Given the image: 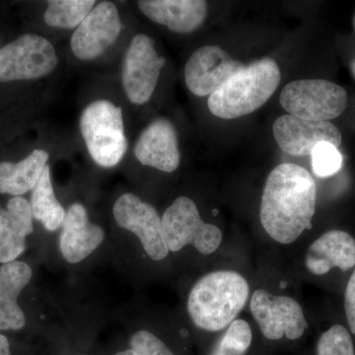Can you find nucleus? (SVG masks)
Listing matches in <instances>:
<instances>
[{
	"mask_svg": "<svg viewBox=\"0 0 355 355\" xmlns=\"http://www.w3.org/2000/svg\"><path fill=\"white\" fill-rule=\"evenodd\" d=\"M317 188L309 172L284 163L266 179L260 207V220L266 234L288 245L311 228L316 211Z\"/></svg>",
	"mask_w": 355,
	"mask_h": 355,
	"instance_id": "f257e3e1",
	"label": "nucleus"
},
{
	"mask_svg": "<svg viewBox=\"0 0 355 355\" xmlns=\"http://www.w3.org/2000/svg\"><path fill=\"white\" fill-rule=\"evenodd\" d=\"M247 279L234 270L210 272L198 279L188 298L191 321L202 330L219 331L235 321L249 298Z\"/></svg>",
	"mask_w": 355,
	"mask_h": 355,
	"instance_id": "f03ea898",
	"label": "nucleus"
},
{
	"mask_svg": "<svg viewBox=\"0 0 355 355\" xmlns=\"http://www.w3.org/2000/svg\"><path fill=\"white\" fill-rule=\"evenodd\" d=\"M280 79L279 64L272 58L257 60L210 95L207 106L217 118H241L263 107L279 88Z\"/></svg>",
	"mask_w": 355,
	"mask_h": 355,
	"instance_id": "7ed1b4c3",
	"label": "nucleus"
},
{
	"mask_svg": "<svg viewBox=\"0 0 355 355\" xmlns=\"http://www.w3.org/2000/svg\"><path fill=\"white\" fill-rule=\"evenodd\" d=\"M80 130L89 154L102 167H114L127 153L123 110L108 100H97L84 109Z\"/></svg>",
	"mask_w": 355,
	"mask_h": 355,
	"instance_id": "20e7f679",
	"label": "nucleus"
},
{
	"mask_svg": "<svg viewBox=\"0 0 355 355\" xmlns=\"http://www.w3.org/2000/svg\"><path fill=\"white\" fill-rule=\"evenodd\" d=\"M279 101L291 116L329 121L345 112L349 100L347 91L338 84L323 79H300L284 86Z\"/></svg>",
	"mask_w": 355,
	"mask_h": 355,
	"instance_id": "39448f33",
	"label": "nucleus"
},
{
	"mask_svg": "<svg viewBox=\"0 0 355 355\" xmlns=\"http://www.w3.org/2000/svg\"><path fill=\"white\" fill-rule=\"evenodd\" d=\"M162 226L169 252L191 245L207 256L218 249L223 239L220 229L203 221L195 202L187 197L178 198L165 210Z\"/></svg>",
	"mask_w": 355,
	"mask_h": 355,
	"instance_id": "423d86ee",
	"label": "nucleus"
},
{
	"mask_svg": "<svg viewBox=\"0 0 355 355\" xmlns=\"http://www.w3.org/2000/svg\"><path fill=\"white\" fill-rule=\"evenodd\" d=\"M58 58L53 44L36 34H25L0 49V81L32 80L49 76Z\"/></svg>",
	"mask_w": 355,
	"mask_h": 355,
	"instance_id": "0eeeda50",
	"label": "nucleus"
},
{
	"mask_svg": "<svg viewBox=\"0 0 355 355\" xmlns=\"http://www.w3.org/2000/svg\"><path fill=\"white\" fill-rule=\"evenodd\" d=\"M250 309L268 340H279L284 336L298 340L307 329L302 307L288 296L272 295L265 289H257L252 296Z\"/></svg>",
	"mask_w": 355,
	"mask_h": 355,
	"instance_id": "6e6552de",
	"label": "nucleus"
},
{
	"mask_svg": "<svg viewBox=\"0 0 355 355\" xmlns=\"http://www.w3.org/2000/svg\"><path fill=\"white\" fill-rule=\"evenodd\" d=\"M164 58L158 55L155 42L146 34L132 40L123 67V85L128 100L133 104H146L157 86Z\"/></svg>",
	"mask_w": 355,
	"mask_h": 355,
	"instance_id": "1a4fd4ad",
	"label": "nucleus"
},
{
	"mask_svg": "<svg viewBox=\"0 0 355 355\" xmlns=\"http://www.w3.org/2000/svg\"><path fill=\"white\" fill-rule=\"evenodd\" d=\"M113 214L120 227L137 236L149 258L161 261L168 256L162 217L153 205L133 193H123L114 202Z\"/></svg>",
	"mask_w": 355,
	"mask_h": 355,
	"instance_id": "9d476101",
	"label": "nucleus"
},
{
	"mask_svg": "<svg viewBox=\"0 0 355 355\" xmlns=\"http://www.w3.org/2000/svg\"><path fill=\"white\" fill-rule=\"evenodd\" d=\"M121 29L120 14L113 2H99L76 28L70 46L79 60H95L116 41Z\"/></svg>",
	"mask_w": 355,
	"mask_h": 355,
	"instance_id": "9b49d317",
	"label": "nucleus"
},
{
	"mask_svg": "<svg viewBox=\"0 0 355 355\" xmlns=\"http://www.w3.org/2000/svg\"><path fill=\"white\" fill-rule=\"evenodd\" d=\"M245 65L217 46L198 49L187 62L184 80L187 87L198 97L216 92Z\"/></svg>",
	"mask_w": 355,
	"mask_h": 355,
	"instance_id": "f8f14e48",
	"label": "nucleus"
},
{
	"mask_svg": "<svg viewBox=\"0 0 355 355\" xmlns=\"http://www.w3.org/2000/svg\"><path fill=\"white\" fill-rule=\"evenodd\" d=\"M272 132L280 149L293 156L311 155L320 142H330L336 147L342 144V133L331 121H308L284 114L275 121Z\"/></svg>",
	"mask_w": 355,
	"mask_h": 355,
	"instance_id": "ddd939ff",
	"label": "nucleus"
},
{
	"mask_svg": "<svg viewBox=\"0 0 355 355\" xmlns=\"http://www.w3.org/2000/svg\"><path fill=\"white\" fill-rule=\"evenodd\" d=\"M135 155L142 165L172 173L179 167L181 153L176 128L171 121L158 119L140 135Z\"/></svg>",
	"mask_w": 355,
	"mask_h": 355,
	"instance_id": "4468645a",
	"label": "nucleus"
},
{
	"mask_svg": "<svg viewBox=\"0 0 355 355\" xmlns=\"http://www.w3.org/2000/svg\"><path fill=\"white\" fill-rule=\"evenodd\" d=\"M104 230L89 220L87 210L73 203L65 214L60 238L62 256L70 263H78L90 256L104 241Z\"/></svg>",
	"mask_w": 355,
	"mask_h": 355,
	"instance_id": "2eb2a0df",
	"label": "nucleus"
},
{
	"mask_svg": "<svg viewBox=\"0 0 355 355\" xmlns=\"http://www.w3.org/2000/svg\"><path fill=\"white\" fill-rule=\"evenodd\" d=\"M305 265L315 275H326L333 268L347 272L355 266L354 238L342 230L324 233L308 248Z\"/></svg>",
	"mask_w": 355,
	"mask_h": 355,
	"instance_id": "dca6fc26",
	"label": "nucleus"
},
{
	"mask_svg": "<svg viewBox=\"0 0 355 355\" xmlns=\"http://www.w3.org/2000/svg\"><path fill=\"white\" fill-rule=\"evenodd\" d=\"M137 6L153 22L182 34L197 30L207 15V3L203 0H142Z\"/></svg>",
	"mask_w": 355,
	"mask_h": 355,
	"instance_id": "f3484780",
	"label": "nucleus"
},
{
	"mask_svg": "<svg viewBox=\"0 0 355 355\" xmlns=\"http://www.w3.org/2000/svg\"><path fill=\"white\" fill-rule=\"evenodd\" d=\"M33 230L30 203L21 197L11 198L0 211V263H11L23 254L26 237Z\"/></svg>",
	"mask_w": 355,
	"mask_h": 355,
	"instance_id": "a211bd4d",
	"label": "nucleus"
},
{
	"mask_svg": "<svg viewBox=\"0 0 355 355\" xmlns=\"http://www.w3.org/2000/svg\"><path fill=\"white\" fill-rule=\"evenodd\" d=\"M31 277L32 268L24 261H14L0 266V330L24 328L26 317L17 299Z\"/></svg>",
	"mask_w": 355,
	"mask_h": 355,
	"instance_id": "6ab92c4d",
	"label": "nucleus"
},
{
	"mask_svg": "<svg viewBox=\"0 0 355 355\" xmlns=\"http://www.w3.org/2000/svg\"><path fill=\"white\" fill-rule=\"evenodd\" d=\"M49 153L35 149L18 163H0V193L20 197L33 190L46 168Z\"/></svg>",
	"mask_w": 355,
	"mask_h": 355,
	"instance_id": "aec40b11",
	"label": "nucleus"
},
{
	"mask_svg": "<svg viewBox=\"0 0 355 355\" xmlns=\"http://www.w3.org/2000/svg\"><path fill=\"white\" fill-rule=\"evenodd\" d=\"M30 205L33 218L41 221L46 230L55 231L62 226L67 212L55 198L49 165L46 166L38 183L33 189Z\"/></svg>",
	"mask_w": 355,
	"mask_h": 355,
	"instance_id": "412c9836",
	"label": "nucleus"
},
{
	"mask_svg": "<svg viewBox=\"0 0 355 355\" xmlns=\"http://www.w3.org/2000/svg\"><path fill=\"white\" fill-rule=\"evenodd\" d=\"M95 4L94 0H50L44 11V22L60 29L78 27Z\"/></svg>",
	"mask_w": 355,
	"mask_h": 355,
	"instance_id": "4be33fe9",
	"label": "nucleus"
},
{
	"mask_svg": "<svg viewBox=\"0 0 355 355\" xmlns=\"http://www.w3.org/2000/svg\"><path fill=\"white\" fill-rule=\"evenodd\" d=\"M251 327L244 320H235L214 347L211 355H245L251 345Z\"/></svg>",
	"mask_w": 355,
	"mask_h": 355,
	"instance_id": "5701e85b",
	"label": "nucleus"
},
{
	"mask_svg": "<svg viewBox=\"0 0 355 355\" xmlns=\"http://www.w3.org/2000/svg\"><path fill=\"white\" fill-rule=\"evenodd\" d=\"M317 355H355L354 342L347 329L335 324L324 331L318 342Z\"/></svg>",
	"mask_w": 355,
	"mask_h": 355,
	"instance_id": "b1692460",
	"label": "nucleus"
},
{
	"mask_svg": "<svg viewBox=\"0 0 355 355\" xmlns=\"http://www.w3.org/2000/svg\"><path fill=\"white\" fill-rule=\"evenodd\" d=\"M313 171L318 177L333 176L343 167V155L330 142H320L311 153Z\"/></svg>",
	"mask_w": 355,
	"mask_h": 355,
	"instance_id": "393cba45",
	"label": "nucleus"
},
{
	"mask_svg": "<svg viewBox=\"0 0 355 355\" xmlns=\"http://www.w3.org/2000/svg\"><path fill=\"white\" fill-rule=\"evenodd\" d=\"M130 345L137 355H175L158 336L146 330L135 333Z\"/></svg>",
	"mask_w": 355,
	"mask_h": 355,
	"instance_id": "a878e982",
	"label": "nucleus"
},
{
	"mask_svg": "<svg viewBox=\"0 0 355 355\" xmlns=\"http://www.w3.org/2000/svg\"><path fill=\"white\" fill-rule=\"evenodd\" d=\"M345 311L350 331L355 335V270L345 288Z\"/></svg>",
	"mask_w": 355,
	"mask_h": 355,
	"instance_id": "bb28decb",
	"label": "nucleus"
},
{
	"mask_svg": "<svg viewBox=\"0 0 355 355\" xmlns=\"http://www.w3.org/2000/svg\"><path fill=\"white\" fill-rule=\"evenodd\" d=\"M0 355H11L8 340L2 335H0Z\"/></svg>",
	"mask_w": 355,
	"mask_h": 355,
	"instance_id": "cd10ccee",
	"label": "nucleus"
},
{
	"mask_svg": "<svg viewBox=\"0 0 355 355\" xmlns=\"http://www.w3.org/2000/svg\"><path fill=\"white\" fill-rule=\"evenodd\" d=\"M114 355H137L135 354V352H133L132 349L123 350V352H118Z\"/></svg>",
	"mask_w": 355,
	"mask_h": 355,
	"instance_id": "c85d7f7f",
	"label": "nucleus"
},
{
	"mask_svg": "<svg viewBox=\"0 0 355 355\" xmlns=\"http://www.w3.org/2000/svg\"><path fill=\"white\" fill-rule=\"evenodd\" d=\"M352 73H354V76L355 77V60H354V62H352Z\"/></svg>",
	"mask_w": 355,
	"mask_h": 355,
	"instance_id": "c756f323",
	"label": "nucleus"
}]
</instances>
